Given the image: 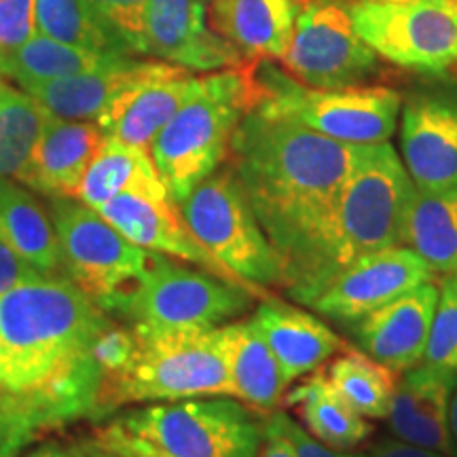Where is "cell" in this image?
I'll return each mask as SVG.
<instances>
[{
    "label": "cell",
    "instance_id": "cell-29",
    "mask_svg": "<svg viewBox=\"0 0 457 457\" xmlns=\"http://www.w3.org/2000/svg\"><path fill=\"white\" fill-rule=\"evenodd\" d=\"M123 55L128 54L74 47V45L60 43L37 32L30 41L4 57L3 72L4 79L17 83V87L30 89L37 85L57 81V79L72 77V74L98 71Z\"/></svg>",
    "mask_w": 457,
    "mask_h": 457
},
{
    "label": "cell",
    "instance_id": "cell-47",
    "mask_svg": "<svg viewBox=\"0 0 457 457\" xmlns=\"http://www.w3.org/2000/svg\"><path fill=\"white\" fill-rule=\"evenodd\" d=\"M83 457H85V449H83Z\"/></svg>",
    "mask_w": 457,
    "mask_h": 457
},
{
    "label": "cell",
    "instance_id": "cell-36",
    "mask_svg": "<svg viewBox=\"0 0 457 457\" xmlns=\"http://www.w3.org/2000/svg\"><path fill=\"white\" fill-rule=\"evenodd\" d=\"M282 428L288 434L290 443H293L296 457H367V453H352V451H339L333 447H327L324 443L316 441L310 432L303 428L299 421L293 420L286 411L282 409Z\"/></svg>",
    "mask_w": 457,
    "mask_h": 457
},
{
    "label": "cell",
    "instance_id": "cell-44",
    "mask_svg": "<svg viewBox=\"0 0 457 457\" xmlns=\"http://www.w3.org/2000/svg\"><path fill=\"white\" fill-rule=\"evenodd\" d=\"M4 81V72H3V62H0V83Z\"/></svg>",
    "mask_w": 457,
    "mask_h": 457
},
{
    "label": "cell",
    "instance_id": "cell-10",
    "mask_svg": "<svg viewBox=\"0 0 457 457\" xmlns=\"http://www.w3.org/2000/svg\"><path fill=\"white\" fill-rule=\"evenodd\" d=\"M62 271L104 312L134 286L151 253L131 244L98 210L77 197H47Z\"/></svg>",
    "mask_w": 457,
    "mask_h": 457
},
{
    "label": "cell",
    "instance_id": "cell-7",
    "mask_svg": "<svg viewBox=\"0 0 457 457\" xmlns=\"http://www.w3.org/2000/svg\"><path fill=\"white\" fill-rule=\"evenodd\" d=\"M253 111L299 123L347 145L387 142L398 128L403 96L384 85L318 89L303 85L271 60L250 62Z\"/></svg>",
    "mask_w": 457,
    "mask_h": 457
},
{
    "label": "cell",
    "instance_id": "cell-39",
    "mask_svg": "<svg viewBox=\"0 0 457 457\" xmlns=\"http://www.w3.org/2000/svg\"><path fill=\"white\" fill-rule=\"evenodd\" d=\"M367 457H449L441 451L420 447V445H411L400 438H381L373 447L369 449Z\"/></svg>",
    "mask_w": 457,
    "mask_h": 457
},
{
    "label": "cell",
    "instance_id": "cell-38",
    "mask_svg": "<svg viewBox=\"0 0 457 457\" xmlns=\"http://www.w3.org/2000/svg\"><path fill=\"white\" fill-rule=\"evenodd\" d=\"M279 413H282V409L273 411V413L265 415V420H262L265 434H262V443L256 457H296L293 443H290L288 434L282 428Z\"/></svg>",
    "mask_w": 457,
    "mask_h": 457
},
{
    "label": "cell",
    "instance_id": "cell-37",
    "mask_svg": "<svg viewBox=\"0 0 457 457\" xmlns=\"http://www.w3.org/2000/svg\"><path fill=\"white\" fill-rule=\"evenodd\" d=\"M41 276H47V273L38 271L20 254H15L7 245L0 244V295L7 293L17 284H24L28 279H37Z\"/></svg>",
    "mask_w": 457,
    "mask_h": 457
},
{
    "label": "cell",
    "instance_id": "cell-41",
    "mask_svg": "<svg viewBox=\"0 0 457 457\" xmlns=\"http://www.w3.org/2000/svg\"><path fill=\"white\" fill-rule=\"evenodd\" d=\"M449 434L451 441H453V447L457 451V386L453 394H451V404H449Z\"/></svg>",
    "mask_w": 457,
    "mask_h": 457
},
{
    "label": "cell",
    "instance_id": "cell-33",
    "mask_svg": "<svg viewBox=\"0 0 457 457\" xmlns=\"http://www.w3.org/2000/svg\"><path fill=\"white\" fill-rule=\"evenodd\" d=\"M424 362L457 373V284L453 276L441 279V296L428 337Z\"/></svg>",
    "mask_w": 457,
    "mask_h": 457
},
{
    "label": "cell",
    "instance_id": "cell-18",
    "mask_svg": "<svg viewBox=\"0 0 457 457\" xmlns=\"http://www.w3.org/2000/svg\"><path fill=\"white\" fill-rule=\"evenodd\" d=\"M438 296L441 282L430 279L370 312L350 327L358 347L398 375L421 364Z\"/></svg>",
    "mask_w": 457,
    "mask_h": 457
},
{
    "label": "cell",
    "instance_id": "cell-26",
    "mask_svg": "<svg viewBox=\"0 0 457 457\" xmlns=\"http://www.w3.org/2000/svg\"><path fill=\"white\" fill-rule=\"evenodd\" d=\"M282 409L295 411L299 424L327 447L352 451L373 432L364 415L335 390L324 370L303 377V381L284 396Z\"/></svg>",
    "mask_w": 457,
    "mask_h": 457
},
{
    "label": "cell",
    "instance_id": "cell-3",
    "mask_svg": "<svg viewBox=\"0 0 457 457\" xmlns=\"http://www.w3.org/2000/svg\"><path fill=\"white\" fill-rule=\"evenodd\" d=\"M262 420L233 396L136 404L96 421L87 445L117 457H256Z\"/></svg>",
    "mask_w": 457,
    "mask_h": 457
},
{
    "label": "cell",
    "instance_id": "cell-8",
    "mask_svg": "<svg viewBox=\"0 0 457 457\" xmlns=\"http://www.w3.org/2000/svg\"><path fill=\"white\" fill-rule=\"evenodd\" d=\"M256 301L242 284L151 253L142 276L108 313L138 330H212L244 318Z\"/></svg>",
    "mask_w": 457,
    "mask_h": 457
},
{
    "label": "cell",
    "instance_id": "cell-25",
    "mask_svg": "<svg viewBox=\"0 0 457 457\" xmlns=\"http://www.w3.org/2000/svg\"><path fill=\"white\" fill-rule=\"evenodd\" d=\"M0 244L49 276H64L47 204L11 179H0Z\"/></svg>",
    "mask_w": 457,
    "mask_h": 457
},
{
    "label": "cell",
    "instance_id": "cell-30",
    "mask_svg": "<svg viewBox=\"0 0 457 457\" xmlns=\"http://www.w3.org/2000/svg\"><path fill=\"white\" fill-rule=\"evenodd\" d=\"M324 373L360 415L367 420H386L398 384L396 370L377 362L360 347L343 345V350L328 360Z\"/></svg>",
    "mask_w": 457,
    "mask_h": 457
},
{
    "label": "cell",
    "instance_id": "cell-42",
    "mask_svg": "<svg viewBox=\"0 0 457 457\" xmlns=\"http://www.w3.org/2000/svg\"><path fill=\"white\" fill-rule=\"evenodd\" d=\"M83 449H85V457H117V455H112V453H106V451L89 447V445H83Z\"/></svg>",
    "mask_w": 457,
    "mask_h": 457
},
{
    "label": "cell",
    "instance_id": "cell-1",
    "mask_svg": "<svg viewBox=\"0 0 457 457\" xmlns=\"http://www.w3.org/2000/svg\"><path fill=\"white\" fill-rule=\"evenodd\" d=\"M112 316L66 276L0 295V457L51 432L98 421L102 369L94 347Z\"/></svg>",
    "mask_w": 457,
    "mask_h": 457
},
{
    "label": "cell",
    "instance_id": "cell-11",
    "mask_svg": "<svg viewBox=\"0 0 457 457\" xmlns=\"http://www.w3.org/2000/svg\"><path fill=\"white\" fill-rule=\"evenodd\" d=\"M358 37L390 64L421 74L457 68V0L352 3Z\"/></svg>",
    "mask_w": 457,
    "mask_h": 457
},
{
    "label": "cell",
    "instance_id": "cell-20",
    "mask_svg": "<svg viewBox=\"0 0 457 457\" xmlns=\"http://www.w3.org/2000/svg\"><path fill=\"white\" fill-rule=\"evenodd\" d=\"M253 318L276 353L288 386L316 373L345 345L318 313L278 299L276 295L256 301Z\"/></svg>",
    "mask_w": 457,
    "mask_h": 457
},
{
    "label": "cell",
    "instance_id": "cell-23",
    "mask_svg": "<svg viewBox=\"0 0 457 457\" xmlns=\"http://www.w3.org/2000/svg\"><path fill=\"white\" fill-rule=\"evenodd\" d=\"M220 333L233 396L262 417L282 409L288 384L254 318L244 316L222 324Z\"/></svg>",
    "mask_w": 457,
    "mask_h": 457
},
{
    "label": "cell",
    "instance_id": "cell-12",
    "mask_svg": "<svg viewBox=\"0 0 457 457\" xmlns=\"http://www.w3.org/2000/svg\"><path fill=\"white\" fill-rule=\"evenodd\" d=\"M279 64L303 85L341 89L367 83L379 68V55L358 37L350 4L307 0Z\"/></svg>",
    "mask_w": 457,
    "mask_h": 457
},
{
    "label": "cell",
    "instance_id": "cell-16",
    "mask_svg": "<svg viewBox=\"0 0 457 457\" xmlns=\"http://www.w3.org/2000/svg\"><path fill=\"white\" fill-rule=\"evenodd\" d=\"M98 212L121 231L131 244L140 245L148 253L171 256L202 270L225 278L228 282L242 284L236 276H231L219 261L214 259L193 231L188 228L185 216H182L179 204L170 195V191H142V193H121L106 202ZM248 288V286H245ZM253 290V288H248ZM254 293V290H253ZM259 299L262 296L254 293Z\"/></svg>",
    "mask_w": 457,
    "mask_h": 457
},
{
    "label": "cell",
    "instance_id": "cell-34",
    "mask_svg": "<svg viewBox=\"0 0 457 457\" xmlns=\"http://www.w3.org/2000/svg\"><path fill=\"white\" fill-rule=\"evenodd\" d=\"M121 34L134 55H145V17L148 0H87Z\"/></svg>",
    "mask_w": 457,
    "mask_h": 457
},
{
    "label": "cell",
    "instance_id": "cell-22",
    "mask_svg": "<svg viewBox=\"0 0 457 457\" xmlns=\"http://www.w3.org/2000/svg\"><path fill=\"white\" fill-rule=\"evenodd\" d=\"M307 0H210L214 28L245 62L282 60Z\"/></svg>",
    "mask_w": 457,
    "mask_h": 457
},
{
    "label": "cell",
    "instance_id": "cell-35",
    "mask_svg": "<svg viewBox=\"0 0 457 457\" xmlns=\"http://www.w3.org/2000/svg\"><path fill=\"white\" fill-rule=\"evenodd\" d=\"M37 34V0H0V62Z\"/></svg>",
    "mask_w": 457,
    "mask_h": 457
},
{
    "label": "cell",
    "instance_id": "cell-27",
    "mask_svg": "<svg viewBox=\"0 0 457 457\" xmlns=\"http://www.w3.org/2000/svg\"><path fill=\"white\" fill-rule=\"evenodd\" d=\"M403 245L413 250L434 273H457V185L441 191L415 188L404 222Z\"/></svg>",
    "mask_w": 457,
    "mask_h": 457
},
{
    "label": "cell",
    "instance_id": "cell-45",
    "mask_svg": "<svg viewBox=\"0 0 457 457\" xmlns=\"http://www.w3.org/2000/svg\"><path fill=\"white\" fill-rule=\"evenodd\" d=\"M3 85H4V81H3V83H0V89H3Z\"/></svg>",
    "mask_w": 457,
    "mask_h": 457
},
{
    "label": "cell",
    "instance_id": "cell-15",
    "mask_svg": "<svg viewBox=\"0 0 457 457\" xmlns=\"http://www.w3.org/2000/svg\"><path fill=\"white\" fill-rule=\"evenodd\" d=\"M400 159L420 191L457 185V91H421L400 108Z\"/></svg>",
    "mask_w": 457,
    "mask_h": 457
},
{
    "label": "cell",
    "instance_id": "cell-32",
    "mask_svg": "<svg viewBox=\"0 0 457 457\" xmlns=\"http://www.w3.org/2000/svg\"><path fill=\"white\" fill-rule=\"evenodd\" d=\"M54 114L21 87L0 89V179H15Z\"/></svg>",
    "mask_w": 457,
    "mask_h": 457
},
{
    "label": "cell",
    "instance_id": "cell-28",
    "mask_svg": "<svg viewBox=\"0 0 457 457\" xmlns=\"http://www.w3.org/2000/svg\"><path fill=\"white\" fill-rule=\"evenodd\" d=\"M168 191L148 148L106 138L100 153L85 171L74 197L91 208H102L121 193Z\"/></svg>",
    "mask_w": 457,
    "mask_h": 457
},
{
    "label": "cell",
    "instance_id": "cell-40",
    "mask_svg": "<svg viewBox=\"0 0 457 457\" xmlns=\"http://www.w3.org/2000/svg\"><path fill=\"white\" fill-rule=\"evenodd\" d=\"M26 457H83V447H66L62 443H45Z\"/></svg>",
    "mask_w": 457,
    "mask_h": 457
},
{
    "label": "cell",
    "instance_id": "cell-14",
    "mask_svg": "<svg viewBox=\"0 0 457 457\" xmlns=\"http://www.w3.org/2000/svg\"><path fill=\"white\" fill-rule=\"evenodd\" d=\"M145 55L191 72H216L245 62L214 28L210 0H148Z\"/></svg>",
    "mask_w": 457,
    "mask_h": 457
},
{
    "label": "cell",
    "instance_id": "cell-5",
    "mask_svg": "<svg viewBox=\"0 0 457 457\" xmlns=\"http://www.w3.org/2000/svg\"><path fill=\"white\" fill-rule=\"evenodd\" d=\"M134 333L136 350L129 362L119 373L102 379L98 421L136 404L233 396L220 327L212 330L134 328Z\"/></svg>",
    "mask_w": 457,
    "mask_h": 457
},
{
    "label": "cell",
    "instance_id": "cell-21",
    "mask_svg": "<svg viewBox=\"0 0 457 457\" xmlns=\"http://www.w3.org/2000/svg\"><path fill=\"white\" fill-rule=\"evenodd\" d=\"M104 140L98 123L54 119L15 180L38 195L74 197Z\"/></svg>",
    "mask_w": 457,
    "mask_h": 457
},
{
    "label": "cell",
    "instance_id": "cell-2",
    "mask_svg": "<svg viewBox=\"0 0 457 457\" xmlns=\"http://www.w3.org/2000/svg\"><path fill=\"white\" fill-rule=\"evenodd\" d=\"M362 148L253 108L233 134L228 165L282 256L288 299L296 301L312 276L320 236Z\"/></svg>",
    "mask_w": 457,
    "mask_h": 457
},
{
    "label": "cell",
    "instance_id": "cell-24",
    "mask_svg": "<svg viewBox=\"0 0 457 457\" xmlns=\"http://www.w3.org/2000/svg\"><path fill=\"white\" fill-rule=\"evenodd\" d=\"M151 60H138L136 55H123L98 71L72 74L37 87L26 89L55 119L68 121H98V117L134 85L146 71Z\"/></svg>",
    "mask_w": 457,
    "mask_h": 457
},
{
    "label": "cell",
    "instance_id": "cell-17",
    "mask_svg": "<svg viewBox=\"0 0 457 457\" xmlns=\"http://www.w3.org/2000/svg\"><path fill=\"white\" fill-rule=\"evenodd\" d=\"M197 81L195 72L151 57L138 81L129 85L96 123L106 138L151 151L163 125L195 94Z\"/></svg>",
    "mask_w": 457,
    "mask_h": 457
},
{
    "label": "cell",
    "instance_id": "cell-19",
    "mask_svg": "<svg viewBox=\"0 0 457 457\" xmlns=\"http://www.w3.org/2000/svg\"><path fill=\"white\" fill-rule=\"evenodd\" d=\"M457 373L421 362L398 377L387 411V428L400 441L457 457L449 434L451 394Z\"/></svg>",
    "mask_w": 457,
    "mask_h": 457
},
{
    "label": "cell",
    "instance_id": "cell-4",
    "mask_svg": "<svg viewBox=\"0 0 457 457\" xmlns=\"http://www.w3.org/2000/svg\"><path fill=\"white\" fill-rule=\"evenodd\" d=\"M413 193V180L390 142L364 145L337 195L320 236L312 276L295 303L310 307L320 290L353 261L403 245Z\"/></svg>",
    "mask_w": 457,
    "mask_h": 457
},
{
    "label": "cell",
    "instance_id": "cell-6",
    "mask_svg": "<svg viewBox=\"0 0 457 457\" xmlns=\"http://www.w3.org/2000/svg\"><path fill=\"white\" fill-rule=\"evenodd\" d=\"M250 108V62L199 77L195 94L151 145L153 162L176 204L228 162L233 134Z\"/></svg>",
    "mask_w": 457,
    "mask_h": 457
},
{
    "label": "cell",
    "instance_id": "cell-46",
    "mask_svg": "<svg viewBox=\"0 0 457 457\" xmlns=\"http://www.w3.org/2000/svg\"><path fill=\"white\" fill-rule=\"evenodd\" d=\"M453 278H455V284H457V273H455V276H453Z\"/></svg>",
    "mask_w": 457,
    "mask_h": 457
},
{
    "label": "cell",
    "instance_id": "cell-43",
    "mask_svg": "<svg viewBox=\"0 0 457 457\" xmlns=\"http://www.w3.org/2000/svg\"><path fill=\"white\" fill-rule=\"evenodd\" d=\"M360 3H426V0H360Z\"/></svg>",
    "mask_w": 457,
    "mask_h": 457
},
{
    "label": "cell",
    "instance_id": "cell-31",
    "mask_svg": "<svg viewBox=\"0 0 457 457\" xmlns=\"http://www.w3.org/2000/svg\"><path fill=\"white\" fill-rule=\"evenodd\" d=\"M37 32L74 47L134 55L87 0H37Z\"/></svg>",
    "mask_w": 457,
    "mask_h": 457
},
{
    "label": "cell",
    "instance_id": "cell-13",
    "mask_svg": "<svg viewBox=\"0 0 457 457\" xmlns=\"http://www.w3.org/2000/svg\"><path fill=\"white\" fill-rule=\"evenodd\" d=\"M436 273L407 245L379 250L353 261L320 290L310 310L320 318L350 328L358 320L398 299Z\"/></svg>",
    "mask_w": 457,
    "mask_h": 457
},
{
    "label": "cell",
    "instance_id": "cell-9",
    "mask_svg": "<svg viewBox=\"0 0 457 457\" xmlns=\"http://www.w3.org/2000/svg\"><path fill=\"white\" fill-rule=\"evenodd\" d=\"M197 242L262 299L284 290L282 256L262 231L231 165H222L179 204Z\"/></svg>",
    "mask_w": 457,
    "mask_h": 457
}]
</instances>
